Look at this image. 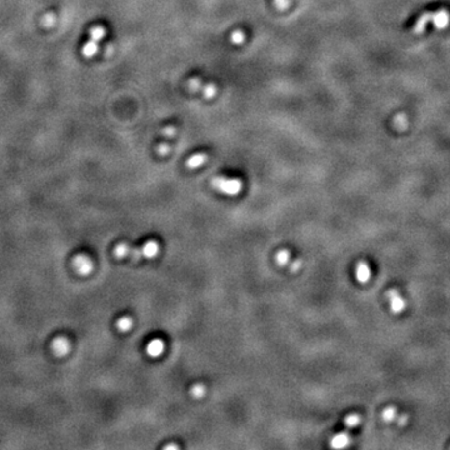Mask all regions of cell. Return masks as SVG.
Wrapping results in <instances>:
<instances>
[{
    "instance_id": "8992f818",
    "label": "cell",
    "mask_w": 450,
    "mask_h": 450,
    "mask_svg": "<svg viewBox=\"0 0 450 450\" xmlns=\"http://www.w3.org/2000/svg\"><path fill=\"white\" fill-rule=\"evenodd\" d=\"M70 349H72V344H70V342L67 338H56V339H54V342L52 343V350L56 356L68 355Z\"/></svg>"
},
{
    "instance_id": "9c48e42d",
    "label": "cell",
    "mask_w": 450,
    "mask_h": 450,
    "mask_svg": "<svg viewBox=\"0 0 450 450\" xmlns=\"http://www.w3.org/2000/svg\"><path fill=\"white\" fill-rule=\"evenodd\" d=\"M165 350V343L161 339H153L147 345V354L152 358H158Z\"/></svg>"
},
{
    "instance_id": "7c38bea8",
    "label": "cell",
    "mask_w": 450,
    "mask_h": 450,
    "mask_svg": "<svg viewBox=\"0 0 450 450\" xmlns=\"http://www.w3.org/2000/svg\"><path fill=\"white\" fill-rule=\"evenodd\" d=\"M275 262H276V264L280 266L289 265V263H290L289 250H287V249H282V250L278 251V253L275 254Z\"/></svg>"
},
{
    "instance_id": "9a60e30c",
    "label": "cell",
    "mask_w": 450,
    "mask_h": 450,
    "mask_svg": "<svg viewBox=\"0 0 450 450\" xmlns=\"http://www.w3.org/2000/svg\"><path fill=\"white\" fill-rule=\"evenodd\" d=\"M245 39H246L245 33H244L243 30H240V29H237V30H234L232 34H230V42H232L234 45L244 44Z\"/></svg>"
},
{
    "instance_id": "d6986e66",
    "label": "cell",
    "mask_w": 450,
    "mask_h": 450,
    "mask_svg": "<svg viewBox=\"0 0 450 450\" xmlns=\"http://www.w3.org/2000/svg\"><path fill=\"white\" fill-rule=\"evenodd\" d=\"M360 422H362V418H360L359 415L350 414L345 418V422L344 423H345V425L348 426V428H355V426L359 425Z\"/></svg>"
},
{
    "instance_id": "cb8c5ba5",
    "label": "cell",
    "mask_w": 450,
    "mask_h": 450,
    "mask_svg": "<svg viewBox=\"0 0 450 450\" xmlns=\"http://www.w3.org/2000/svg\"><path fill=\"white\" fill-rule=\"evenodd\" d=\"M189 84H190V88L193 89V90H198V89L200 88V85H202L200 80H198V79H191Z\"/></svg>"
},
{
    "instance_id": "d4e9b609",
    "label": "cell",
    "mask_w": 450,
    "mask_h": 450,
    "mask_svg": "<svg viewBox=\"0 0 450 450\" xmlns=\"http://www.w3.org/2000/svg\"><path fill=\"white\" fill-rule=\"evenodd\" d=\"M408 423V415L406 414H401L400 417L398 418V425L399 426H404Z\"/></svg>"
},
{
    "instance_id": "ba28073f",
    "label": "cell",
    "mask_w": 450,
    "mask_h": 450,
    "mask_svg": "<svg viewBox=\"0 0 450 450\" xmlns=\"http://www.w3.org/2000/svg\"><path fill=\"white\" fill-rule=\"evenodd\" d=\"M351 443V438L346 431H343V433H338L333 436L332 439H330V447L334 448V449H343V448H346L349 444Z\"/></svg>"
},
{
    "instance_id": "4fadbf2b",
    "label": "cell",
    "mask_w": 450,
    "mask_h": 450,
    "mask_svg": "<svg viewBox=\"0 0 450 450\" xmlns=\"http://www.w3.org/2000/svg\"><path fill=\"white\" fill-rule=\"evenodd\" d=\"M132 326H133V319L130 317H122L118 321H116V328H118L119 332H129L130 329H132Z\"/></svg>"
},
{
    "instance_id": "6da1fadb",
    "label": "cell",
    "mask_w": 450,
    "mask_h": 450,
    "mask_svg": "<svg viewBox=\"0 0 450 450\" xmlns=\"http://www.w3.org/2000/svg\"><path fill=\"white\" fill-rule=\"evenodd\" d=\"M450 23V13L447 9H438L436 11H426L420 15L417 19L415 24L413 25V33L423 34L425 31L429 24L434 25L436 29L447 28Z\"/></svg>"
},
{
    "instance_id": "5bb4252c",
    "label": "cell",
    "mask_w": 450,
    "mask_h": 450,
    "mask_svg": "<svg viewBox=\"0 0 450 450\" xmlns=\"http://www.w3.org/2000/svg\"><path fill=\"white\" fill-rule=\"evenodd\" d=\"M397 417H398V412H397V408H395V406H388V408L384 409L383 413H381V418H383V420L385 423L394 422V420L397 419Z\"/></svg>"
},
{
    "instance_id": "603a6c76",
    "label": "cell",
    "mask_w": 450,
    "mask_h": 450,
    "mask_svg": "<svg viewBox=\"0 0 450 450\" xmlns=\"http://www.w3.org/2000/svg\"><path fill=\"white\" fill-rule=\"evenodd\" d=\"M175 134V129L173 127H168L163 130V135L166 136V138H170Z\"/></svg>"
},
{
    "instance_id": "5b68a950",
    "label": "cell",
    "mask_w": 450,
    "mask_h": 450,
    "mask_svg": "<svg viewBox=\"0 0 450 450\" xmlns=\"http://www.w3.org/2000/svg\"><path fill=\"white\" fill-rule=\"evenodd\" d=\"M73 268L74 270L77 271L78 274H80V275H89V274L93 271L94 269V263L88 255H77L73 260Z\"/></svg>"
},
{
    "instance_id": "7a4b0ae2",
    "label": "cell",
    "mask_w": 450,
    "mask_h": 450,
    "mask_svg": "<svg viewBox=\"0 0 450 450\" xmlns=\"http://www.w3.org/2000/svg\"><path fill=\"white\" fill-rule=\"evenodd\" d=\"M212 185L219 193L225 195L234 196L240 193L243 189V182L238 178H227V177H216L212 180Z\"/></svg>"
},
{
    "instance_id": "44dd1931",
    "label": "cell",
    "mask_w": 450,
    "mask_h": 450,
    "mask_svg": "<svg viewBox=\"0 0 450 450\" xmlns=\"http://www.w3.org/2000/svg\"><path fill=\"white\" fill-rule=\"evenodd\" d=\"M158 153H159L160 155L169 154V153H170V147H169V145L166 143L160 144V145L158 147Z\"/></svg>"
},
{
    "instance_id": "e0dca14e",
    "label": "cell",
    "mask_w": 450,
    "mask_h": 450,
    "mask_svg": "<svg viewBox=\"0 0 450 450\" xmlns=\"http://www.w3.org/2000/svg\"><path fill=\"white\" fill-rule=\"evenodd\" d=\"M202 93L203 95H204V98H207V99H213L216 95V93H218V89H216V86L214 85V84L210 83L203 86Z\"/></svg>"
},
{
    "instance_id": "2e32d148",
    "label": "cell",
    "mask_w": 450,
    "mask_h": 450,
    "mask_svg": "<svg viewBox=\"0 0 450 450\" xmlns=\"http://www.w3.org/2000/svg\"><path fill=\"white\" fill-rule=\"evenodd\" d=\"M130 248H132V246H129L125 243L119 244V245H116L115 250H114V255H115L116 258H128L129 257Z\"/></svg>"
},
{
    "instance_id": "ffe728a7",
    "label": "cell",
    "mask_w": 450,
    "mask_h": 450,
    "mask_svg": "<svg viewBox=\"0 0 450 450\" xmlns=\"http://www.w3.org/2000/svg\"><path fill=\"white\" fill-rule=\"evenodd\" d=\"M290 3H291L290 0H274V5L278 9H280V10H284V9L289 8Z\"/></svg>"
},
{
    "instance_id": "484cf974",
    "label": "cell",
    "mask_w": 450,
    "mask_h": 450,
    "mask_svg": "<svg viewBox=\"0 0 450 450\" xmlns=\"http://www.w3.org/2000/svg\"><path fill=\"white\" fill-rule=\"evenodd\" d=\"M165 449H179V447L177 444H168L165 445Z\"/></svg>"
},
{
    "instance_id": "7402d4cb",
    "label": "cell",
    "mask_w": 450,
    "mask_h": 450,
    "mask_svg": "<svg viewBox=\"0 0 450 450\" xmlns=\"http://www.w3.org/2000/svg\"><path fill=\"white\" fill-rule=\"evenodd\" d=\"M301 264H303V263H301L300 259H296V260H293V262H290L289 263L290 270H291V271H298L299 269L301 268Z\"/></svg>"
},
{
    "instance_id": "8fae6325",
    "label": "cell",
    "mask_w": 450,
    "mask_h": 450,
    "mask_svg": "<svg viewBox=\"0 0 450 450\" xmlns=\"http://www.w3.org/2000/svg\"><path fill=\"white\" fill-rule=\"evenodd\" d=\"M207 159V154H204V153H196V154L191 155L188 160H186V166H188L189 169L200 168L203 164H205Z\"/></svg>"
},
{
    "instance_id": "ac0fdd59",
    "label": "cell",
    "mask_w": 450,
    "mask_h": 450,
    "mask_svg": "<svg viewBox=\"0 0 450 450\" xmlns=\"http://www.w3.org/2000/svg\"><path fill=\"white\" fill-rule=\"evenodd\" d=\"M190 394L193 398L200 399L205 395V387L203 384H194L190 389Z\"/></svg>"
},
{
    "instance_id": "277c9868",
    "label": "cell",
    "mask_w": 450,
    "mask_h": 450,
    "mask_svg": "<svg viewBox=\"0 0 450 450\" xmlns=\"http://www.w3.org/2000/svg\"><path fill=\"white\" fill-rule=\"evenodd\" d=\"M387 299L389 301L390 309H392L393 314H400L405 310L406 308V301L405 299L401 296V294L399 293L397 289H389L387 291Z\"/></svg>"
},
{
    "instance_id": "3957f363",
    "label": "cell",
    "mask_w": 450,
    "mask_h": 450,
    "mask_svg": "<svg viewBox=\"0 0 450 450\" xmlns=\"http://www.w3.org/2000/svg\"><path fill=\"white\" fill-rule=\"evenodd\" d=\"M105 34H106V30L103 25H97L94 28H91L90 38L83 45V49H81V54H83L84 58H93L97 54L98 50H99L100 40H103Z\"/></svg>"
},
{
    "instance_id": "30bf717a",
    "label": "cell",
    "mask_w": 450,
    "mask_h": 450,
    "mask_svg": "<svg viewBox=\"0 0 450 450\" xmlns=\"http://www.w3.org/2000/svg\"><path fill=\"white\" fill-rule=\"evenodd\" d=\"M140 250H141V255H143V258L153 259V258H155L158 254H159L160 246H159V244H158L155 240H149L144 244L143 246H141Z\"/></svg>"
},
{
    "instance_id": "52a82bcc",
    "label": "cell",
    "mask_w": 450,
    "mask_h": 450,
    "mask_svg": "<svg viewBox=\"0 0 450 450\" xmlns=\"http://www.w3.org/2000/svg\"><path fill=\"white\" fill-rule=\"evenodd\" d=\"M370 276H371V269H370L369 264L364 260H360L355 266V278L356 280L362 284L369 282Z\"/></svg>"
}]
</instances>
